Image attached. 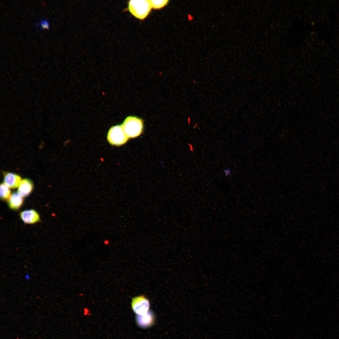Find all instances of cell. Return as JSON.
<instances>
[{
	"instance_id": "cell-1",
	"label": "cell",
	"mask_w": 339,
	"mask_h": 339,
	"mask_svg": "<svg viewBox=\"0 0 339 339\" xmlns=\"http://www.w3.org/2000/svg\"><path fill=\"white\" fill-rule=\"evenodd\" d=\"M121 125L129 139L137 137L143 132V121L141 119L137 116H127Z\"/></svg>"
},
{
	"instance_id": "cell-2",
	"label": "cell",
	"mask_w": 339,
	"mask_h": 339,
	"mask_svg": "<svg viewBox=\"0 0 339 339\" xmlns=\"http://www.w3.org/2000/svg\"><path fill=\"white\" fill-rule=\"evenodd\" d=\"M152 8L149 0H132L128 2V10L132 15L139 19L147 18Z\"/></svg>"
},
{
	"instance_id": "cell-3",
	"label": "cell",
	"mask_w": 339,
	"mask_h": 339,
	"mask_svg": "<svg viewBox=\"0 0 339 339\" xmlns=\"http://www.w3.org/2000/svg\"><path fill=\"white\" fill-rule=\"evenodd\" d=\"M107 139L111 145L120 146L125 144L129 138L121 124L113 126L109 129L107 133Z\"/></svg>"
},
{
	"instance_id": "cell-4",
	"label": "cell",
	"mask_w": 339,
	"mask_h": 339,
	"mask_svg": "<svg viewBox=\"0 0 339 339\" xmlns=\"http://www.w3.org/2000/svg\"><path fill=\"white\" fill-rule=\"evenodd\" d=\"M131 308L137 315H143L150 310V303L149 299L144 295H140L132 299Z\"/></svg>"
},
{
	"instance_id": "cell-5",
	"label": "cell",
	"mask_w": 339,
	"mask_h": 339,
	"mask_svg": "<svg viewBox=\"0 0 339 339\" xmlns=\"http://www.w3.org/2000/svg\"><path fill=\"white\" fill-rule=\"evenodd\" d=\"M135 319L136 324L138 326L143 328H146L151 326L154 324L155 317L153 312L150 310L144 315H137Z\"/></svg>"
},
{
	"instance_id": "cell-6",
	"label": "cell",
	"mask_w": 339,
	"mask_h": 339,
	"mask_svg": "<svg viewBox=\"0 0 339 339\" xmlns=\"http://www.w3.org/2000/svg\"><path fill=\"white\" fill-rule=\"evenodd\" d=\"M20 217L25 223L33 224L40 220L39 214L35 210L32 209L25 210L20 213Z\"/></svg>"
},
{
	"instance_id": "cell-7",
	"label": "cell",
	"mask_w": 339,
	"mask_h": 339,
	"mask_svg": "<svg viewBox=\"0 0 339 339\" xmlns=\"http://www.w3.org/2000/svg\"><path fill=\"white\" fill-rule=\"evenodd\" d=\"M3 180L5 184L13 189L18 187L22 180L19 175L10 172L4 173Z\"/></svg>"
},
{
	"instance_id": "cell-8",
	"label": "cell",
	"mask_w": 339,
	"mask_h": 339,
	"mask_svg": "<svg viewBox=\"0 0 339 339\" xmlns=\"http://www.w3.org/2000/svg\"><path fill=\"white\" fill-rule=\"evenodd\" d=\"M33 184L31 181L27 179H23L18 187V193L22 197L28 196L32 191Z\"/></svg>"
},
{
	"instance_id": "cell-9",
	"label": "cell",
	"mask_w": 339,
	"mask_h": 339,
	"mask_svg": "<svg viewBox=\"0 0 339 339\" xmlns=\"http://www.w3.org/2000/svg\"><path fill=\"white\" fill-rule=\"evenodd\" d=\"M23 197L18 192L12 194L8 200V204L9 207L13 210L19 209L23 203Z\"/></svg>"
},
{
	"instance_id": "cell-10",
	"label": "cell",
	"mask_w": 339,
	"mask_h": 339,
	"mask_svg": "<svg viewBox=\"0 0 339 339\" xmlns=\"http://www.w3.org/2000/svg\"><path fill=\"white\" fill-rule=\"evenodd\" d=\"M9 188L4 183L1 184L0 187V196L2 200H8L11 196Z\"/></svg>"
},
{
	"instance_id": "cell-11",
	"label": "cell",
	"mask_w": 339,
	"mask_h": 339,
	"mask_svg": "<svg viewBox=\"0 0 339 339\" xmlns=\"http://www.w3.org/2000/svg\"><path fill=\"white\" fill-rule=\"evenodd\" d=\"M152 8L159 9L165 6L168 3V0H149Z\"/></svg>"
},
{
	"instance_id": "cell-12",
	"label": "cell",
	"mask_w": 339,
	"mask_h": 339,
	"mask_svg": "<svg viewBox=\"0 0 339 339\" xmlns=\"http://www.w3.org/2000/svg\"><path fill=\"white\" fill-rule=\"evenodd\" d=\"M40 30H48L50 27V24L48 21L46 19H42L40 22Z\"/></svg>"
},
{
	"instance_id": "cell-13",
	"label": "cell",
	"mask_w": 339,
	"mask_h": 339,
	"mask_svg": "<svg viewBox=\"0 0 339 339\" xmlns=\"http://www.w3.org/2000/svg\"><path fill=\"white\" fill-rule=\"evenodd\" d=\"M223 173L225 176H229L231 175L232 170L230 168H228L223 170Z\"/></svg>"
}]
</instances>
